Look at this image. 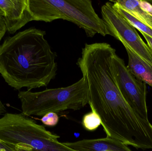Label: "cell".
<instances>
[{
  "mask_svg": "<svg viewBox=\"0 0 152 151\" xmlns=\"http://www.w3.org/2000/svg\"><path fill=\"white\" fill-rule=\"evenodd\" d=\"M16 149L17 151H36L23 145H18L16 146Z\"/></svg>",
  "mask_w": 152,
  "mask_h": 151,
  "instance_id": "17",
  "label": "cell"
},
{
  "mask_svg": "<svg viewBox=\"0 0 152 151\" xmlns=\"http://www.w3.org/2000/svg\"><path fill=\"white\" fill-rule=\"evenodd\" d=\"M0 150L2 151H17L16 148L10 147L0 142Z\"/></svg>",
  "mask_w": 152,
  "mask_h": 151,
  "instance_id": "15",
  "label": "cell"
},
{
  "mask_svg": "<svg viewBox=\"0 0 152 151\" xmlns=\"http://www.w3.org/2000/svg\"><path fill=\"white\" fill-rule=\"evenodd\" d=\"M41 121L45 126H54L58 122L59 117L57 113H49L43 116L41 119Z\"/></svg>",
  "mask_w": 152,
  "mask_h": 151,
  "instance_id": "13",
  "label": "cell"
},
{
  "mask_svg": "<svg viewBox=\"0 0 152 151\" xmlns=\"http://www.w3.org/2000/svg\"><path fill=\"white\" fill-rule=\"evenodd\" d=\"M45 31L31 27L8 36L0 45V74L12 87H46L57 75V55Z\"/></svg>",
  "mask_w": 152,
  "mask_h": 151,
  "instance_id": "1",
  "label": "cell"
},
{
  "mask_svg": "<svg viewBox=\"0 0 152 151\" xmlns=\"http://www.w3.org/2000/svg\"><path fill=\"white\" fill-rule=\"evenodd\" d=\"M91 111V112L84 116L82 121L83 126L88 131L96 130L101 125L100 117L94 110Z\"/></svg>",
  "mask_w": 152,
  "mask_h": 151,
  "instance_id": "12",
  "label": "cell"
},
{
  "mask_svg": "<svg viewBox=\"0 0 152 151\" xmlns=\"http://www.w3.org/2000/svg\"><path fill=\"white\" fill-rule=\"evenodd\" d=\"M63 144L75 151H132L123 143L108 137Z\"/></svg>",
  "mask_w": 152,
  "mask_h": 151,
  "instance_id": "8",
  "label": "cell"
},
{
  "mask_svg": "<svg viewBox=\"0 0 152 151\" xmlns=\"http://www.w3.org/2000/svg\"><path fill=\"white\" fill-rule=\"evenodd\" d=\"M33 20H68L85 31L87 37L108 35L105 25L95 11L91 0H28Z\"/></svg>",
  "mask_w": 152,
  "mask_h": 151,
  "instance_id": "2",
  "label": "cell"
},
{
  "mask_svg": "<svg viewBox=\"0 0 152 151\" xmlns=\"http://www.w3.org/2000/svg\"><path fill=\"white\" fill-rule=\"evenodd\" d=\"M0 151H2L1 150H0Z\"/></svg>",
  "mask_w": 152,
  "mask_h": 151,
  "instance_id": "19",
  "label": "cell"
},
{
  "mask_svg": "<svg viewBox=\"0 0 152 151\" xmlns=\"http://www.w3.org/2000/svg\"><path fill=\"white\" fill-rule=\"evenodd\" d=\"M101 12L108 35L129 47L152 66V51L140 37L135 27L115 9L110 1L102 6Z\"/></svg>",
  "mask_w": 152,
  "mask_h": 151,
  "instance_id": "5",
  "label": "cell"
},
{
  "mask_svg": "<svg viewBox=\"0 0 152 151\" xmlns=\"http://www.w3.org/2000/svg\"><path fill=\"white\" fill-rule=\"evenodd\" d=\"M141 33L142 34L144 37L145 39L146 40V42H147V45H148V47L150 48L151 49V50L152 51V38L149 36V35L145 34L142 33V32H141Z\"/></svg>",
  "mask_w": 152,
  "mask_h": 151,
  "instance_id": "16",
  "label": "cell"
},
{
  "mask_svg": "<svg viewBox=\"0 0 152 151\" xmlns=\"http://www.w3.org/2000/svg\"><path fill=\"white\" fill-rule=\"evenodd\" d=\"M3 14V12L0 9V42L7 32L4 20Z\"/></svg>",
  "mask_w": 152,
  "mask_h": 151,
  "instance_id": "14",
  "label": "cell"
},
{
  "mask_svg": "<svg viewBox=\"0 0 152 151\" xmlns=\"http://www.w3.org/2000/svg\"><path fill=\"white\" fill-rule=\"evenodd\" d=\"M59 138L22 113H7L0 118V142L10 147L23 145L36 151H75L60 142Z\"/></svg>",
  "mask_w": 152,
  "mask_h": 151,
  "instance_id": "4",
  "label": "cell"
},
{
  "mask_svg": "<svg viewBox=\"0 0 152 151\" xmlns=\"http://www.w3.org/2000/svg\"><path fill=\"white\" fill-rule=\"evenodd\" d=\"M0 9L4 12L6 32L10 34L33 21L28 0H0Z\"/></svg>",
  "mask_w": 152,
  "mask_h": 151,
  "instance_id": "7",
  "label": "cell"
},
{
  "mask_svg": "<svg viewBox=\"0 0 152 151\" xmlns=\"http://www.w3.org/2000/svg\"><path fill=\"white\" fill-rule=\"evenodd\" d=\"M110 1L113 4V8L118 12L121 16L124 17L129 23L134 26L136 28L138 29L139 32H142L149 35L152 38V29L151 27L147 26L146 25L143 24L141 21L137 20L135 17H134L127 10L124 9L121 6L116 3Z\"/></svg>",
  "mask_w": 152,
  "mask_h": 151,
  "instance_id": "11",
  "label": "cell"
},
{
  "mask_svg": "<svg viewBox=\"0 0 152 151\" xmlns=\"http://www.w3.org/2000/svg\"><path fill=\"white\" fill-rule=\"evenodd\" d=\"M18 98L25 116L43 117L52 112L58 114L67 110H80L88 104V85L82 77L65 87L48 89L40 92L20 91Z\"/></svg>",
  "mask_w": 152,
  "mask_h": 151,
  "instance_id": "3",
  "label": "cell"
},
{
  "mask_svg": "<svg viewBox=\"0 0 152 151\" xmlns=\"http://www.w3.org/2000/svg\"><path fill=\"white\" fill-rule=\"evenodd\" d=\"M127 10L134 17L152 29V12L148 11L141 7L139 1L117 0L111 1Z\"/></svg>",
  "mask_w": 152,
  "mask_h": 151,
  "instance_id": "10",
  "label": "cell"
},
{
  "mask_svg": "<svg viewBox=\"0 0 152 151\" xmlns=\"http://www.w3.org/2000/svg\"><path fill=\"white\" fill-rule=\"evenodd\" d=\"M112 69L120 92L132 110L143 119L149 121L146 105V86L132 74L124 60L115 53Z\"/></svg>",
  "mask_w": 152,
  "mask_h": 151,
  "instance_id": "6",
  "label": "cell"
},
{
  "mask_svg": "<svg viewBox=\"0 0 152 151\" xmlns=\"http://www.w3.org/2000/svg\"><path fill=\"white\" fill-rule=\"evenodd\" d=\"M128 56V69L137 79L152 87V66L141 58L134 51L124 45Z\"/></svg>",
  "mask_w": 152,
  "mask_h": 151,
  "instance_id": "9",
  "label": "cell"
},
{
  "mask_svg": "<svg viewBox=\"0 0 152 151\" xmlns=\"http://www.w3.org/2000/svg\"><path fill=\"white\" fill-rule=\"evenodd\" d=\"M6 112V109L5 106L2 103L1 99H0V115L3 114L4 113H5Z\"/></svg>",
  "mask_w": 152,
  "mask_h": 151,
  "instance_id": "18",
  "label": "cell"
}]
</instances>
